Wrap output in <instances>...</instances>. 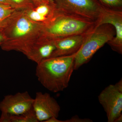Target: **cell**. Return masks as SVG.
<instances>
[{"mask_svg": "<svg viewBox=\"0 0 122 122\" xmlns=\"http://www.w3.org/2000/svg\"><path fill=\"white\" fill-rule=\"evenodd\" d=\"M56 49L53 39L40 36L25 53V56L36 64L51 57Z\"/></svg>", "mask_w": 122, "mask_h": 122, "instance_id": "cell-10", "label": "cell"}, {"mask_svg": "<svg viewBox=\"0 0 122 122\" xmlns=\"http://www.w3.org/2000/svg\"><path fill=\"white\" fill-rule=\"evenodd\" d=\"M109 24L114 26L115 35L107 44L112 50L122 54V11L113 10L103 7L102 15L96 22V26Z\"/></svg>", "mask_w": 122, "mask_h": 122, "instance_id": "cell-9", "label": "cell"}, {"mask_svg": "<svg viewBox=\"0 0 122 122\" xmlns=\"http://www.w3.org/2000/svg\"><path fill=\"white\" fill-rule=\"evenodd\" d=\"M90 32L53 39L56 49L51 57L68 56L77 52Z\"/></svg>", "mask_w": 122, "mask_h": 122, "instance_id": "cell-11", "label": "cell"}, {"mask_svg": "<svg viewBox=\"0 0 122 122\" xmlns=\"http://www.w3.org/2000/svg\"><path fill=\"white\" fill-rule=\"evenodd\" d=\"M32 108L38 122H45L51 118H58L61 107L48 93L37 92L34 98Z\"/></svg>", "mask_w": 122, "mask_h": 122, "instance_id": "cell-8", "label": "cell"}, {"mask_svg": "<svg viewBox=\"0 0 122 122\" xmlns=\"http://www.w3.org/2000/svg\"><path fill=\"white\" fill-rule=\"evenodd\" d=\"M115 31L113 25L104 24L95 26L87 35L78 51L74 60V70L87 63L100 48L113 39Z\"/></svg>", "mask_w": 122, "mask_h": 122, "instance_id": "cell-4", "label": "cell"}, {"mask_svg": "<svg viewBox=\"0 0 122 122\" xmlns=\"http://www.w3.org/2000/svg\"><path fill=\"white\" fill-rule=\"evenodd\" d=\"M59 11L97 22L103 7L97 0H53Z\"/></svg>", "mask_w": 122, "mask_h": 122, "instance_id": "cell-5", "label": "cell"}, {"mask_svg": "<svg viewBox=\"0 0 122 122\" xmlns=\"http://www.w3.org/2000/svg\"><path fill=\"white\" fill-rule=\"evenodd\" d=\"M44 25L32 20L24 10H16L0 27L4 38L2 50L15 51L23 54L40 36Z\"/></svg>", "mask_w": 122, "mask_h": 122, "instance_id": "cell-1", "label": "cell"}, {"mask_svg": "<svg viewBox=\"0 0 122 122\" xmlns=\"http://www.w3.org/2000/svg\"><path fill=\"white\" fill-rule=\"evenodd\" d=\"M11 6L16 10H24L35 7L32 0H9Z\"/></svg>", "mask_w": 122, "mask_h": 122, "instance_id": "cell-15", "label": "cell"}, {"mask_svg": "<svg viewBox=\"0 0 122 122\" xmlns=\"http://www.w3.org/2000/svg\"><path fill=\"white\" fill-rule=\"evenodd\" d=\"M122 122V115L118 117L114 122Z\"/></svg>", "mask_w": 122, "mask_h": 122, "instance_id": "cell-20", "label": "cell"}, {"mask_svg": "<svg viewBox=\"0 0 122 122\" xmlns=\"http://www.w3.org/2000/svg\"><path fill=\"white\" fill-rule=\"evenodd\" d=\"M91 20L59 11L57 9L54 17L44 25L42 36L55 39L72 35L85 34L96 26Z\"/></svg>", "mask_w": 122, "mask_h": 122, "instance_id": "cell-3", "label": "cell"}, {"mask_svg": "<svg viewBox=\"0 0 122 122\" xmlns=\"http://www.w3.org/2000/svg\"><path fill=\"white\" fill-rule=\"evenodd\" d=\"M0 122H38L33 108L25 113L12 115L1 113Z\"/></svg>", "mask_w": 122, "mask_h": 122, "instance_id": "cell-13", "label": "cell"}, {"mask_svg": "<svg viewBox=\"0 0 122 122\" xmlns=\"http://www.w3.org/2000/svg\"><path fill=\"white\" fill-rule=\"evenodd\" d=\"M16 10L10 5L0 4V27Z\"/></svg>", "mask_w": 122, "mask_h": 122, "instance_id": "cell-14", "label": "cell"}, {"mask_svg": "<svg viewBox=\"0 0 122 122\" xmlns=\"http://www.w3.org/2000/svg\"><path fill=\"white\" fill-rule=\"evenodd\" d=\"M102 7L113 10L122 11V0H98Z\"/></svg>", "mask_w": 122, "mask_h": 122, "instance_id": "cell-16", "label": "cell"}, {"mask_svg": "<svg viewBox=\"0 0 122 122\" xmlns=\"http://www.w3.org/2000/svg\"><path fill=\"white\" fill-rule=\"evenodd\" d=\"M4 41V38L2 34L0 32V46Z\"/></svg>", "mask_w": 122, "mask_h": 122, "instance_id": "cell-21", "label": "cell"}, {"mask_svg": "<svg viewBox=\"0 0 122 122\" xmlns=\"http://www.w3.org/2000/svg\"><path fill=\"white\" fill-rule=\"evenodd\" d=\"M0 4L10 5H11V3L9 0H0Z\"/></svg>", "mask_w": 122, "mask_h": 122, "instance_id": "cell-19", "label": "cell"}, {"mask_svg": "<svg viewBox=\"0 0 122 122\" xmlns=\"http://www.w3.org/2000/svg\"><path fill=\"white\" fill-rule=\"evenodd\" d=\"M33 102L34 99L27 91L8 95L0 102V111L9 114L25 113L32 109Z\"/></svg>", "mask_w": 122, "mask_h": 122, "instance_id": "cell-7", "label": "cell"}, {"mask_svg": "<svg viewBox=\"0 0 122 122\" xmlns=\"http://www.w3.org/2000/svg\"><path fill=\"white\" fill-rule=\"evenodd\" d=\"M77 53L68 56L49 58L37 64L35 75L40 83L53 93L66 89L74 70Z\"/></svg>", "mask_w": 122, "mask_h": 122, "instance_id": "cell-2", "label": "cell"}, {"mask_svg": "<svg viewBox=\"0 0 122 122\" xmlns=\"http://www.w3.org/2000/svg\"><path fill=\"white\" fill-rule=\"evenodd\" d=\"M32 0L35 6L41 4L49 3V2L54 1L53 0Z\"/></svg>", "mask_w": 122, "mask_h": 122, "instance_id": "cell-18", "label": "cell"}, {"mask_svg": "<svg viewBox=\"0 0 122 122\" xmlns=\"http://www.w3.org/2000/svg\"><path fill=\"white\" fill-rule=\"evenodd\" d=\"M57 11L54 1L41 4L24 10L25 14L30 20L44 25L52 19Z\"/></svg>", "mask_w": 122, "mask_h": 122, "instance_id": "cell-12", "label": "cell"}, {"mask_svg": "<svg viewBox=\"0 0 122 122\" xmlns=\"http://www.w3.org/2000/svg\"><path fill=\"white\" fill-rule=\"evenodd\" d=\"M98 100L106 113L107 122H114L122 115V79L105 87L99 95Z\"/></svg>", "mask_w": 122, "mask_h": 122, "instance_id": "cell-6", "label": "cell"}, {"mask_svg": "<svg viewBox=\"0 0 122 122\" xmlns=\"http://www.w3.org/2000/svg\"><path fill=\"white\" fill-rule=\"evenodd\" d=\"M92 120L89 118H81L77 116H73L70 119L63 120V122H92Z\"/></svg>", "mask_w": 122, "mask_h": 122, "instance_id": "cell-17", "label": "cell"}]
</instances>
